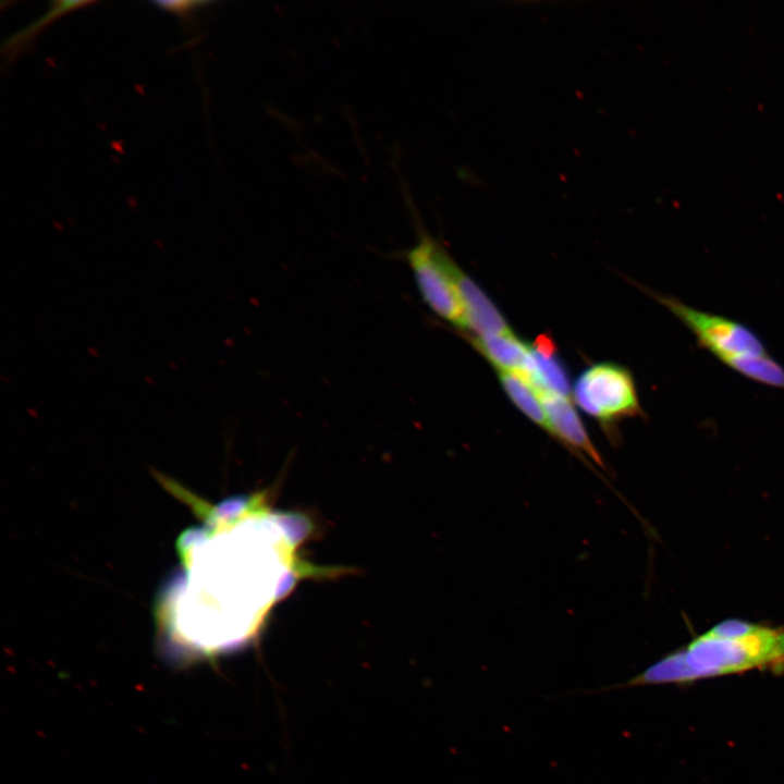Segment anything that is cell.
Instances as JSON below:
<instances>
[{
    "label": "cell",
    "mask_w": 784,
    "mask_h": 784,
    "mask_svg": "<svg viewBox=\"0 0 784 784\" xmlns=\"http://www.w3.org/2000/svg\"><path fill=\"white\" fill-rule=\"evenodd\" d=\"M750 671L784 672V626L726 618L627 681L597 691L649 685H688Z\"/></svg>",
    "instance_id": "1"
},
{
    "label": "cell",
    "mask_w": 784,
    "mask_h": 784,
    "mask_svg": "<svg viewBox=\"0 0 784 784\" xmlns=\"http://www.w3.org/2000/svg\"><path fill=\"white\" fill-rule=\"evenodd\" d=\"M696 338L698 345L734 371L749 358L769 354L758 334L727 317L694 308L674 296L651 292Z\"/></svg>",
    "instance_id": "2"
},
{
    "label": "cell",
    "mask_w": 784,
    "mask_h": 784,
    "mask_svg": "<svg viewBox=\"0 0 784 784\" xmlns=\"http://www.w3.org/2000/svg\"><path fill=\"white\" fill-rule=\"evenodd\" d=\"M418 293L428 308L442 320L466 330V320L456 281L457 265L444 247L428 233H420L406 253Z\"/></svg>",
    "instance_id": "3"
},
{
    "label": "cell",
    "mask_w": 784,
    "mask_h": 784,
    "mask_svg": "<svg viewBox=\"0 0 784 784\" xmlns=\"http://www.w3.org/2000/svg\"><path fill=\"white\" fill-rule=\"evenodd\" d=\"M573 395L576 404L603 427L641 413L633 376L613 363L595 364L583 371Z\"/></svg>",
    "instance_id": "4"
},
{
    "label": "cell",
    "mask_w": 784,
    "mask_h": 784,
    "mask_svg": "<svg viewBox=\"0 0 784 784\" xmlns=\"http://www.w3.org/2000/svg\"><path fill=\"white\" fill-rule=\"evenodd\" d=\"M541 397L548 417L550 436L565 444L573 453L607 469L602 456L590 440L569 397L556 394H541Z\"/></svg>",
    "instance_id": "5"
},
{
    "label": "cell",
    "mask_w": 784,
    "mask_h": 784,
    "mask_svg": "<svg viewBox=\"0 0 784 784\" xmlns=\"http://www.w3.org/2000/svg\"><path fill=\"white\" fill-rule=\"evenodd\" d=\"M456 281L465 313V331L473 332L474 336L513 332L491 299L460 267Z\"/></svg>",
    "instance_id": "6"
},
{
    "label": "cell",
    "mask_w": 784,
    "mask_h": 784,
    "mask_svg": "<svg viewBox=\"0 0 784 784\" xmlns=\"http://www.w3.org/2000/svg\"><path fill=\"white\" fill-rule=\"evenodd\" d=\"M531 363L525 376L540 394L569 396V381L553 341L540 335L530 344Z\"/></svg>",
    "instance_id": "7"
},
{
    "label": "cell",
    "mask_w": 784,
    "mask_h": 784,
    "mask_svg": "<svg viewBox=\"0 0 784 784\" xmlns=\"http://www.w3.org/2000/svg\"><path fill=\"white\" fill-rule=\"evenodd\" d=\"M474 347L495 367L498 372L526 376L530 368V344L513 332L470 338Z\"/></svg>",
    "instance_id": "8"
},
{
    "label": "cell",
    "mask_w": 784,
    "mask_h": 784,
    "mask_svg": "<svg viewBox=\"0 0 784 784\" xmlns=\"http://www.w3.org/2000/svg\"><path fill=\"white\" fill-rule=\"evenodd\" d=\"M500 383L512 403L534 424L550 431L543 401L537 388L523 375L498 372Z\"/></svg>",
    "instance_id": "9"
},
{
    "label": "cell",
    "mask_w": 784,
    "mask_h": 784,
    "mask_svg": "<svg viewBox=\"0 0 784 784\" xmlns=\"http://www.w3.org/2000/svg\"><path fill=\"white\" fill-rule=\"evenodd\" d=\"M88 3L89 2L86 1L50 2V8L42 16L34 21L28 26L22 28L17 33L13 34L12 36L8 37L1 48L2 54L7 58L8 61H13L17 57V54L23 49H25L26 46L29 45V42L33 41L36 34L44 29L47 24L51 23L58 16Z\"/></svg>",
    "instance_id": "10"
},
{
    "label": "cell",
    "mask_w": 784,
    "mask_h": 784,
    "mask_svg": "<svg viewBox=\"0 0 784 784\" xmlns=\"http://www.w3.org/2000/svg\"><path fill=\"white\" fill-rule=\"evenodd\" d=\"M154 3L161 10L183 17H188L194 10L201 5L209 4L208 1H158Z\"/></svg>",
    "instance_id": "11"
}]
</instances>
